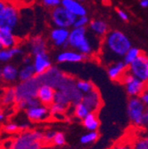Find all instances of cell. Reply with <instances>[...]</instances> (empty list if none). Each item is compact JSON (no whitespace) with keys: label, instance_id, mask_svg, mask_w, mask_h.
Instances as JSON below:
<instances>
[{"label":"cell","instance_id":"1","mask_svg":"<svg viewBox=\"0 0 148 149\" xmlns=\"http://www.w3.org/2000/svg\"><path fill=\"white\" fill-rule=\"evenodd\" d=\"M132 47L129 37L117 29L109 30L102 38L101 46L98 54L99 61L104 66H109L122 61L126 52Z\"/></svg>","mask_w":148,"mask_h":149},{"label":"cell","instance_id":"2","mask_svg":"<svg viewBox=\"0 0 148 149\" xmlns=\"http://www.w3.org/2000/svg\"><path fill=\"white\" fill-rule=\"evenodd\" d=\"M102 38L92 34L88 28H72L68 37V48L76 50L86 58L97 57Z\"/></svg>","mask_w":148,"mask_h":149},{"label":"cell","instance_id":"3","mask_svg":"<svg viewBox=\"0 0 148 149\" xmlns=\"http://www.w3.org/2000/svg\"><path fill=\"white\" fill-rule=\"evenodd\" d=\"M43 145L44 132L41 130H27L13 138L11 149H38Z\"/></svg>","mask_w":148,"mask_h":149},{"label":"cell","instance_id":"4","mask_svg":"<svg viewBox=\"0 0 148 149\" xmlns=\"http://www.w3.org/2000/svg\"><path fill=\"white\" fill-rule=\"evenodd\" d=\"M146 107L139 97L129 98L127 103V114L131 123L137 128L145 126Z\"/></svg>","mask_w":148,"mask_h":149},{"label":"cell","instance_id":"5","mask_svg":"<svg viewBox=\"0 0 148 149\" xmlns=\"http://www.w3.org/2000/svg\"><path fill=\"white\" fill-rule=\"evenodd\" d=\"M21 22V11L13 2L9 1L4 12L0 14V29L15 33Z\"/></svg>","mask_w":148,"mask_h":149},{"label":"cell","instance_id":"6","mask_svg":"<svg viewBox=\"0 0 148 149\" xmlns=\"http://www.w3.org/2000/svg\"><path fill=\"white\" fill-rule=\"evenodd\" d=\"M41 83L38 77H35L28 81L21 82L14 86L15 94H16V103L23 100L36 98L38 88Z\"/></svg>","mask_w":148,"mask_h":149},{"label":"cell","instance_id":"7","mask_svg":"<svg viewBox=\"0 0 148 149\" xmlns=\"http://www.w3.org/2000/svg\"><path fill=\"white\" fill-rule=\"evenodd\" d=\"M76 19V16L68 12L63 6H59L51 9V20L55 28L72 29Z\"/></svg>","mask_w":148,"mask_h":149},{"label":"cell","instance_id":"8","mask_svg":"<svg viewBox=\"0 0 148 149\" xmlns=\"http://www.w3.org/2000/svg\"><path fill=\"white\" fill-rule=\"evenodd\" d=\"M128 72L148 84V56L142 52L132 63L128 66Z\"/></svg>","mask_w":148,"mask_h":149},{"label":"cell","instance_id":"9","mask_svg":"<svg viewBox=\"0 0 148 149\" xmlns=\"http://www.w3.org/2000/svg\"><path fill=\"white\" fill-rule=\"evenodd\" d=\"M121 84L124 86L126 93L129 98L140 97L142 93L148 88V84L136 78L129 72H127L122 77Z\"/></svg>","mask_w":148,"mask_h":149},{"label":"cell","instance_id":"10","mask_svg":"<svg viewBox=\"0 0 148 149\" xmlns=\"http://www.w3.org/2000/svg\"><path fill=\"white\" fill-rule=\"evenodd\" d=\"M24 113L28 120L35 123L46 122L51 117L49 107L42 104L27 109Z\"/></svg>","mask_w":148,"mask_h":149},{"label":"cell","instance_id":"11","mask_svg":"<svg viewBox=\"0 0 148 149\" xmlns=\"http://www.w3.org/2000/svg\"><path fill=\"white\" fill-rule=\"evenodd\" d=\"M82 102L88 107L90 113H98L102 107V98L100 92L96 88L92 91L83 94Z\"/></svg>","mask_w":148,"mask_h":149},{"label":"cell","instance_id":"12","mask_svg":"<svg viewBox=\"0 0 148 149\" xmlns=\"http://www.w3.org/2000/svg\"><path fill=\"white\" fill-rule=\"evenodd\" d=\"M70 29L63 28H53L50 32V39L54 46L68 48V37Z\"/></svg>","mask_w":148,"mask_h":149},{"label":"cell","instance_id":"13","mask_svg":"<svg viewBox=\"0 0 148 149\" xmlns=\"http://www.w3.org/2000/svg\"><path fill=\"white\" fill-rule=\"evenodd\" d=\"M32 64L36 76H41L51 68V61L47 52H41L32 57Z\"/></svg>","mask_w":148,"mask_h":149},{"label":"cell","instance_id":"14","mask_svg":"<svg viewBox=\"0 0 148 149\" xmlns=\"http://www.w3.org/2000/svg\"><path fill=\"white\" fill-rule=\"evenodd\" d=\"M128 72V65L123 61H119L106 67L108 77L115 82L121 83L122 77Z\"/></svg>","mask_w":148,"mask_h":149},{"label":"cell","instance_id":"15","mask_svg":"<svg viewBox=\"0 0 148 149\" xmlns=\"http://www.w3.org/2000/svg\"><path fill=\"white\" fill-rule=\"evenodd\" d=\"M86 57L82 53L73 49H65L60 52L56 56V61L58 63H79L84 61Z\"/></svg>","mask_w":148,"mask_h":149},{"label":"cell","instance_id":"16","mask_svg":"<svg viewBox=\"0 0 148 149\" xmlns=\"http://www.w3.org/2000/svg\"><path fill=\"white\" fill-rule=\"evenodd\" d=\"M55 93H56V89L47 84H41L38 88L36 98L39 100L40 104L50 107L54 102Z\"/></svg>","mask_w":148,"mask_h":149},{"label":"cell","instance_id":"17","mask_svg":"<svg viewBox=\"0 0 148 149\" xmlns=\"http://www.w3.org/2000/svg\"><path fill=\"white\" fill-rule=\"evenodd\" d=\"M0 45L6 49L15 47L19 45V37L13 31L0 29Z\"/></svg>","mask_w":148,"mask_h":149},{"label":"cell","instance_id":"18","mask_svg":"<svg viewBox=\"0 0 148 149\" xmlns=\"http://www.w3.org/2000/svg\"><path fill=\"white\" fill-rule=\"evenodd\" d=\"M60 6L76 17L87 15V10L84 6L82 2L76 1V0H61Z\"/></svg>","mask_w":148,"mask_h":149},{"label":"cell","instance_id":"19","mask_svg":"<svg viewBox=\"0 0 148 149\" xmlns=\"http://www.w3.org/2000/svg\"><path fill=\"white\" fill-rule=\"evenodd\" d=\"M28 46L31 55L35 56L41 52H46L47 43L44 37L40 36H35L29 39Z\"/></svg>","mask_w":148,"mask_h":149},{"label":"cell","instance_id":"20","mask_svg":"<svg viewBox=\"0 0 148 149\" xmlns=\"http://www.w3.org/2000/svg\"><path fill=\"white\" fill-rule=\"evenodd\" d=\"M88 29L93 35L100 37V38H103L109 31L107 23L103 20H99V19L90 21L88 26Z\"/></svg>","mask_w":148,"mask_h":149},{"label":"cell","instance_id":"21","mask_svg":"<svg viewBox=\"0 0 148 149\" xmlns=\"http://www.w3.org/2000/svg\"><path fill=\"white\" fill-rule=\"evenodd\" d=\"M19 79V69L14 65L6 64L2 67V82L13 84Z\"/></svg>","mask_w":148,"mask_h":149},{"label":"cell","instance_id":"22","mask_svg":"<svg viewBox=\"0 0 148 149\" xmlns=\"http://www.w3.org/2000/svg\"><path fill=\"white\" fill-rule=\"evenodd\" d=\"M24 53V50L17 45L13 48L0 49V63H7L17 56H22Z\"/></svg>","mask_w":148,"mask_h":149},{"label":"cell","instance_id":"23","mask_svg":"<svg viewBox=\"0 0 148 149\" xmlns=\"http://www.w3.org/2000/svg\"><path fill=\"white\" fill-rule=\"evenodd\" d=\"M0 102L3 107H11L15 106L16 104V94L14 87H7L5 88L0 96Z\"/></svg>","mask_w":148,"mask_h":149},{"label":"cell","instance_id":"24","mask_svg":"<svg viewBox=\"0 0 148 149\" xmlns=\"http://www.w3.org/2000/svg\"><path fill=\"white\" fill-rule=\"evenodd\" d=\"M82 123L88 132H97L100 124L98 113H90L82 121Z\"/></svg>","mask_w":148,"mask_h":149},{"label":"cell","instance_id":"25","mask_svg":"<svg viewBox=\"0 0 148 149\" xmlns=\"http://www.w3.org/2000/svg\"><path fill=\"white\" fill-rule=\"evenodd\" d=\"M35 77H36V74L32 63L23 64L22 67L19 69V80L21 82L28 81L34 78Z\"/></svg>","mask_w":148,"mask_h":149},{"label":"cell","instance_id":"26","mask_svg":"<svg viewBox=\"0 0 148 149\" xmlns=\"http://www.w3.org/2000/svg\"><path fill=\"white\" fill-rule=\"evenodd\" d=\"M90 113V112L88 109V107L82 101L74 105L73 107V116L78 120L83 121Z\"/></svg>","mask_w":148,"mask_h":149},{"label":"cell","instance_id":"27","mask_svg":"<svg viewBox=\"0 0 148 149\" xmlns=\"http://www.w3.org/2000/svg\"><path fill=\"white\" fill-rule=\"evenodd\" d=\"M38 105H40V102L38 100V98H31V99H27V100H23L17 102L15 104V108L17 110H21V111L25 112L27 109L36 107Z\"/></svg>","mask_w":148,"mask_h":149},{"label":"cell","instance_id":"28","mask_svg":"<svg viewBox=\"0 0 148 149\" xmlns=\"http://www.w3.org/2000/svg\"><path fill=\"white\" fill-rule=\"evenodd\" d=\"M49 108H50L51 117H55L56 119H59V118H63L64 115L66 114V111L68 107H67L61 104L53 102L49 107Z\"/></svg>","mask_w":148,"mask_h":149},{"label":"cell","instance_id":"29","mask_svg":"<svg viewBox=\"0 0 148 149\" xmlns=\"http://www.w3.org/2000/svg\"><path fill=\"white\" fill-rule=\"evenodd\" d=\"M76 87L83 95L86 94V93H89L96 89L95 85L91 82L87 81V80H83V79H79V80L76 81Z\"/></svg>","mask_w":148,"mask_h":149},{"label":"cell","instance_id":"30","mask_svg":"<svg viewBox=\"0 0 148 149\" xmlns=\"http://www.w3.org/2000/svg\"><path fill=\"white\" fill-rule=\"evenodd\" d=\"M54 102L61 104L67 107H69V106L71 105V100H70V97L68 96V94L67 92H65L63 91H60V90H56Z\"/></svg>","mask_w":148,"mask_h":149},{"label":"cell","instance_id":"31","mask_svg":"<svg viewBox=\"0 0 148 149\" xmlns=\"http://www.w3.org/2000/svg\"><path fill=\"white\" fill-rule=\"evenodd\" d=\"M141 53H142L141 50H139V49L137 48V47H133V46H132L131 49H129V50L126 52V54L124 55V57H123L122 61L129 66L131 63H132Z\"/></svg>","mask_w":148,"mask_h":149},{"label":"cell","instance_id":"32","mask_svg":"<svg viewBox=\"0 0 148 149\" xmlns=\"http://www.w3.org/2000/svg\"><path fill=\"white\" fill-rule=\"evenodd\" d=\"M99 138V134L98 132H87L83 134L80 138V142L83 145H90L95 143Z\"/></svg>","mask_w":148,"mask_h":149},{"label":"cell","instance_id":"33","mask_svg":"<svg viewBox=\"0 0 148 149\" xmlns=\"http://www.w3.org/2000/svg\"><path fill=\"white\" fill-rule=\"evenodd\" d=\"M3 130L9 134H15V133L18 134L19 132H22L19 124H17L14 122H8V123H5L3 125Z\"/></svg>","mask_w":148,"mask_h":149},{"label":"cell","instance_id":"34","mask_svg":"<svg viewBox=\"0 0 148 149\" xmlns=\"http://www.w3.org/2000/svg\"><path fill=\"white\" fill-rule=\"evenodd\" d=\"M66 144V136L63 132H57L56 135H55L52 142H51V146H57V147H61Z\"/></svg>","mask_w":148,"mask_h":149},{"label":"cell","instance_id":"35","mask_svg":"<svg viewBox=\"0 0 148 149\" xmlns=\"http://www.w3.org/2000/svg\"><path fill=\"white\" fill-rule=\"evenodd\" d=\"M133 149H148V143L144 137H138L131 142Z\"/></svg>","mask_w":148,"mask_h":149},{"label":"cell","instance_id":"36","mask_svg":"<svg viewBox=\"0 0 148 149\" xmlns=\"http://www.w3.org/2000/svg\"><path fill=\"white\" fill-rule=\"evenodd\" d=\"M90 19L87 15L84 16H78L76 17L75 23H74L73 28H88L90 24Z\"/></svg>","mask_w":148,"mask_h":149},{"label":"cell","instance_id":"37","mask_svg":"<svg viewBox=\"0 0 148 149\" xmlns=\"http://www.w3.org/2000/svg\"><path fill=\"white\" fill-rule=\"evenodd\" d=\"M56 132L55 130H47L44 132V144L46 145V146H51V142L56 135Z\"/></svg>","mask_w":148,"mask_h":149},{"label":"cell","instance_id":"38","mask_svg":"<svg viewBox=\"0 0 148 149\" xmlns=\"http://www.w3.org/2000/svg\"><path fill=\"white\" fill-rule=\"evenodd\" d=\"M109 149H133L131 142L128 141H120L115 144L112 147Z\"/></svg>","mask_w":148,"mask_h":149},{"label":"cell","instance_id":"39","mask_svg":"<svg viewBox=\"0 0 148 149\" xmlns=\"http://www.w3.org/2000/svg\"><path fill=\"white\" fill-rule=\"evenodd\" d=\"M43 5L48 8L53 9L55 7H57L60 6L61 4V0H41Z\"/></svg>","mask_w":148,"mask_h":149},{"label":"cell","instance_id":"40","mask_svg":"<svg viewBox=\"0 0 148 149\" xmlns=\"http://www.w3.org/2000/svg\"><path fill=\"white\" fill-rule=\"evenodd\" d=\"M117 15H118V17L121 19V20L123 21V22H127L129 20V14L125 11H123L122 9H118L117 10Z\"/></svg>","mask_w":148,"mask_h":149},{"label":"cell","instance_id":"41","mask_svg":"<svg viewBox=\"0 0 148 149\" xmlns=\"http://www.w3.org/2000/svg\"><path fill=\"white\" fill-rule=\"evenodd\" d=\"M139 98L142 100V102L145 104V106L146 107H148V88L142 93Z\"/></svg>","mask_w":148,"mask_h":149},{"label":"cell","instance_id":"42","mask_svg":"<svg viewBox=\"0 0 148 149\" xmlns=\"http://www.w3.org/2000/svg\"><path fill=\"white\" fill-rule=\"evenodd\" d=\"M9 3V0H0V14H1Z\"/></svg>","mask_w":148,"mask_h":149},{"label":"cell","instance_id":"43","mask_svg":"<svg viewBox=\"0 0 148 149\" xmlns=\"http://www.w3.org/2000/svg\"><path fill=\"white\" fill-rule=\"evenodd\" d=\"M23 64H30L32 63V58L29 57V56H26V57H23Z\"/></svg>","mask_w":148,"mask_h":149},{"label":"cell","instance_id":"44","mask_svg":"<svg viewBox=\"0 0 148 149\" xmlns=\"http://www.w3.org/2000/svg\"><path fill=\"white\" fill-rule=\"evenodd\" d=\"M139 5L143 8H147L148 7V0H140Z\"/></svg>","mask_w":148,"mask_h":149},{"label":"cell","instance_id":"45","mask_svg":"<svg viewBox=\"0 0 148 149\" xmlns=\"http://www.w3.org/2000/svg\"><path fill=\"white\" fill-rule=\"evenodd\" d=\"M6 118V115L4 112H2L1 110H0V123H2Z\"/></svg>","mask_w":148,"mask_h":149},{"label":"cell","instance_id":"46","mask_svg":"<svg viewBox=\"0 0 148 149\" xmlns=\"http://www.w3.org/2000/svg\"><path fill=\"white\" fill-rule=\"evenodd\" d=\"M145 126L148 127V107H146V112H145Z\"/></svg>","mask_w":148,"mask_h":149},{"label":"cell","instance_id":"47","mask_svg":"<svg viewBox=\"0 0 148 149\" xmlns=\"http://www.w3.org/2000/svg\"><path fill=\"white\" fill-rule=\"evenodd\" d=\"M38 149H50V147H49V146H46V145H43L40 148H38Z\"/></svg>","mask_w":148,"mask_h":149},{"label":"cell","instance_id":"48","mask_svg":"<svg viewBox=\"0 0 148 149\" xmlns=\"http://www.w3.org/2000/svg\"><path fill=\"white\" fill-rule=\"evenodd\" d=\"M0 81H2V67H0Z\"/></svg>","mask_w":148,"mask_h":149},{"label":"cell","instance_id":"49","mask_svg":"<svg viewBox=\"0 0 148 149\" xmlns=\"http://www.w3.org/2000/svg\"><path fill=\"white\" fill-rule=\"evenodd\" d=\"M144 138H145V139L146 140V142L148 143V134H146L145 136H144Z\"/></svg>","mask_w":148,"mask_h":149},{"label":"cell","instance_id":"50","mask_svg":"<svg viewBox=\"0 0 148 149\" xmlns=\"http://www.w3.org/2000/svg\"><path fill=\"white\" fill-rule=\"evenodd\" d=\"M76 1H79V2H83V0H76Z\"/></svg>","mask_w":148,"mask_h":149},{"label":"cell","instance_id":"51","mask_svg":"<svg viewBox=\"0 0 148 149\" xmlns=\"http://www.w3.org/2000/svg\"><path fill=\"white\" fill-rule=\"evenodd\" d=\"M0 49H2V46H1V45H0Z\"/></svg>","mask_w":148,"mask_h":149},{"label":"cell","instance_id":"52","mask_svg":"<svg viewBox=\"0 0 148 149\" xmlns=\"http://www.w3.org/2000/svg\"><path fill=\"white\" fill-rule=\"evenodd\" d=\"M53 149H60V148H53Z\"/></svg>","mask_w":148,"mask_h":149},{"label":"cell","instance_id":"53","mask_svg":"<svg viewBox=\"0 0 148 149\" xmlns=\"http://www.w3.org/2000/svg\"><path fill=\"white\" fill-rule=\"evenodd\" d=\"M0 96H1V95H0ZM0 106H1V102H0Z\"/></svg>","mask_w":148,"mask_h":149}]
</instances>
